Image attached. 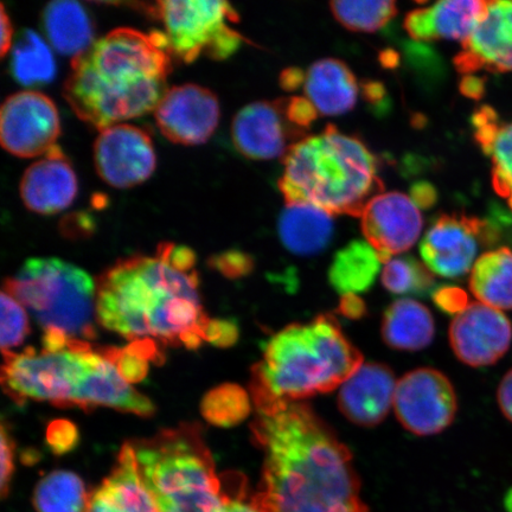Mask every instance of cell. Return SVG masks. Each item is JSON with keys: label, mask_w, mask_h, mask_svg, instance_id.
I'll use <instances>...</instances> for the list:
<instances>
[{"label": "cell", "mask_w": 512, "mask_h": 512, "mask_svg": "<svg viewBox=\"0 0 512 512\" xmlns=\"http://www.w3.org/2000/svg\"><path fill=\"white\" fill-rule=\"evenodd\" d=\"M252 430L264 450L262 512H369L352 454L304 402L252 399Z\"/></svg>", "instance_id": "6da1fadb"}, {"label": "cell", "mask_w": 512, "mask_h": 512, "mask_svg": "<svg viewBox=\"0 0 512 512\" xmlns=\"http://www.w3.org/2000/svg\"><path fill=\"white\" fill-rule=\"evenodd\" d=\"M196 254L162 243L155 255L131 256L102 274L96 285V318L130 339H153L196 350L210 320L204 313Z\"/></svg>", "instance_id": "7a4b0ae2"}, {"label": "cell", "mask_w": 512, "mask_h": 512, "mask_svg": "<svg viewBox=\"0 0 512 512\" xmlns=\"http://www.w3.org/2000/svg\"><path fill=\"white\" fill-rule=\"evenodd\" d=\"M172 53L164 32L119 28L72 62L63 96L78 118L105 128L155 111L166 91Z\"/></svg>", "instance_id": "3957f363"}, {"label": "cell", "mask_w": 512, "mask_h": 512, "mask_svg": "<svg viewBox=\"0 0 512 512\" xmlns=\"http://www.w3.org/2000/svg\"><path fill=\"white\" fill-rule=\"evenodd\" d=\"M363 356L343 334L338 320L322 315L294 323L266 343L252 371V398L303 402L330 393L354 375Z\"/></svg>", "instance_id": "277c9868"}, {"label": "cell", "mask_w": 512, "mask_h": 512, "mask_svg": "<svg viewBox=\"0 0 512 512\" xmlns=\"http://www.w3.org/2000/svg\"><path fill=\"white\" fill-rule=\"evenodd\" d=\"M279 189L286 204H312L331 215L361 217L382 190L379 162L361 140L330 125L290 146Z\"/></svg>", "instance_id": "5b68a950"}, {"label": "cell", "mask_w": 512, "mask_h": 512, "mask_svg": "<svg viewBox=\"0 0 512 512\" xmlns=\"http://www.w3.org/2000/svg\"><path fill=\"white\" fill-rule=\"evenodd\" d=\"M131 443L160 512L223 511L226 492L200 427L183 424Z\"/></svg>", "instance_id": "8992f818"}, {"label": "cell", "mask_w": 512, "mask_h": 512, "mask_svg": "<svg viewBox=\"0 0 512 512\" xmlns=\"http://www.w3.org/2000/svg\"><path fill=\"white\" fill-rule=\"evenodd\" d=\"M3 291L27 309L44 332L70 341L89 342L96 336V285L80 267L56 258L25 261Z\"/></svg>", "instance_id": "52a82bcc"}, {"label": "cell", "mask_w": 512, "mask_h": 512, "mask_svg": "<svg viewBox=\"0 0 512 512\" xmlns=\"http://www.w3.org/2000/svg\"><path fill=\"white\" fill-rule=\"evenodd\" d=\"M94 354L92 345L81 341H73L68 349L57 352H4L3 388L17 403L36 400L62 408L75 407Z\"/></svg>", "instance_id": "ba28073f"}, {"label": "cell", "mask_w": 512, "mask_h": 512, "mask_svg": "<svg viewBox=\"0 0 512 512\" xmlns=\"http://www.w3.org/2000/svg\"><path fill=\"white\" fill-rule=\"evenodd\" d=\"M145 10L162 21L172 56L184 63L201 56L228 59L245 42L233 27L238 12L222 0H164Z\"/></svg>", "instance_id": "9c48e42d"}, {"label": "cell", "mask_w": 512, "mask_h": 512, "mask_svg": "<svg viewBox=\"0 0 512 512\" xmlns=\"http://www.w3.org/2000/svg\"><path fill=\"white\" fill-rule=\"evenodd\" d=\"M393 408L408 432L427 437L452 424L458 409L457 395L450 380L439 370L419 368L396 383Z\"/></svg>", "instance_id": "30bf717a"}, {"label": "cell", "mask_w": 512, "mask_h": 512, "mask_svg": "<svg viewBox=\"0 0 512 512\" xmlns=\"http://www.w3.org/2000/svg\"><path fill=\"white\" fill-rule=\"evenodd\" d=\"M494 227L477 217L443 215L427 230L420 254L434 275L456 279L472 271L479 248L495 242Z\"/></svg>", "instance_id": "8fae6325"}, {"label": "cell", "mask_w": 512, "mask_h": 512, "mask_svg": "<svg viewBox=\"0 0 512 512\" xmlns=\"http://www.w3.org/2000/svg\"><path fill=\"white\" fill-rule=\"evenodd\" d=\"M61 134L59 111L49 96L35 91L12 94L0 111V142L19 158L46 156Z\"/></svg>", "instance_id": "7c38bea8"}, {"label": "cell", "mask_w": 512, "mask_h": 512, "mask_svg": "<svg viewBox=\"0 0 512 512\" xmlns=\"http://www.w3.org/2000/svg\"><path fill=\"white\" fill-rule=\"evenodd\" d=\"M94 164L102 181L117 189L137 187L156 170L157 156L143 128L117 124L100 131L94 144Z\"/></svg>", "instance_id": "4fadbf2b"}, {"label": "cell", "mask_w": 512, "mask_h": 512, "mask_svg": "<svg viewBox=\"0 0 512 512\" xmlns=\"http://www.w3.org/2000/svg\"><path fill=\"white\" fill-rule=\"evenodd\" d=\"M220 117L217 96L192 83L169 88L155 108L159 131L171 143L185 146L207 143L219 126Z\"/></svg>", "instance_id": "5bb4252c"}, {"label": "cell", "mask_w": 512, "mask_h": 512, "mask_svg": "<svg viewBox=\"0 0 512 512\" xmlns=\"http://www.w3.org/2000/svg\"><path fill=\"white\" fill-rule=\"evenodd\" d=\"M362 233L383 264L418 242L424 221L412 197L382 192L371 198L361 215Z\"/></svg>", "instance_id": "9a60e30c"}, {"label": "cell", "mask_w": 512, "mask_h": 512, "mask_svg": "<svg viewBox=\"0 0 512 512\" xmlns=\"http://www.w3.org/2000/svg\"><path fill=\"white\" fill-rule=\"evenodd\" d=\"M512 341L510 319L502 311L472 303L456 317L450 328V343L459 361L470 367L497 363Z\"/></svg>", "instance_id": "2e32d148"}, {"label": "cell", "mask_w": 512, "mask_h": 512, "mask_svg": "<svg viewBox=\"0 0 512 512\" xmlns=\"http://www.w3.org/2000/svg\"><path fill=\"white\" fill-rule=\"evenodd\" d=\"M454 63L465 76L479 70L512 72V2H488L483 18Z\"/></svg>", "instance_id": "e0dca14e"}, {"label": "cell", "mask_w": 512, "mask_h": 512, "mask_svg": "<svg viewBox=\"0 0 512 512\" xmlns=\"http://www.w3.org/2000/svg\"><path fill=\"white\" fill-rule=\"evenodd\" d=\"M294 126L288 121L284 101L254 102L235 115L232 138L241 155L253 160L285 156Z\"/></svg>", "instance_id": "ac0fdd59"}, {"label": "cell", "mask_w": 512, "mask_h": 512, "mask_svg": "<svg viewBox=\"0 0 512 512\" xmlns=\"http://www.w3.org/2000/svg\"><path fill=\"white\" fill-rule=\"evenodd\" d=\"M396 383L384 364L363 363L339 388V411L357 426L380 425L394 406Z\"/></svg>", "instance_id": "d6986e66"}, {"label": "cell", "mask_w": 512, "mask_h": 512, "mask_svg": "<svg viewBox=\"0 0 512 512\" xmlns=\"http://www.w3.org/2000/svg\"><path fill=\"white\" fill-rule=\"evenodd\" d=\"M78 189V177L59 145L31 164L19 185L24 206L40 215H55L67 209Z\"/></svg>", "instance_id": "ffe728a7"}, {"label": "cell", "mask_w": 512, "mask_h": 512, "mask_svg": "<svg viewBox=\"0 0 512 512\" xmlns=\"http://www.w3.org/2000/svg\"><path fill=\"white\" fill-rule=\"evenodd\" d=\"M75 407L85 411L107 407L143 418H149L156 412L152 401L126 382L101 350L95 351L91 368L81 384Z\"/></svg>", "instance_id": "44dd1931"}, {"label": "cell", "mask_w": 512, "mask_h": 512, "mask_svg": "<svg viewBox=\"0 0 512 512\" xmlns=\"http://www.w3.org/2000/svg\"><path fill=\"white\" fill-rule=\"evenodd\" d=\"M87 512H160L140 475L132 443L121 448L111 475L92 492Z\"/></svg>", "instance_id": "7402d4cb"}, {"label": "cell", "mask_w": 512, "mask_h": 512, "mask_svg": "<svg viewBox=\"0 0 512 512\" xmlns=\"http://www.w3.org/2000/svg\"><path fill=\"white\" fill-rule=\"evenodd\" d=\"M488 2L445 0L416 9L405 19L409 36L418 41L451 40L463 43L483 18Z\"/></svg>", "instance_id": "603a6c76"}, {"label": "cell", "mask_w": 512, "mask_h": 512, "mask_svg": "<svg viewBox=\"0 0 512 512\" xmlns=\"http://www.w3.org/2000/svg\"><path fill=\"white\" fill-rule=\"evenodd\" d=\"M304 89L317 112L329 117L350 112L360 92L347 64L335 59L313 63L305 74Z\"/></svg>", "instance_id": "cb8c5ba5"}, {"label": "cell", "mask_w": 512, "mask_h": 512, "mask_svg": "<svg viewBox=\"0 0 512 512\" xmlns=\"http://www.w3.org/2000/svg\"><path fill=\"white\" fill-rule=\"evenodd\" d=\"M334 215L306 203H290L281 213L278 233L292 254L312 256L325 251L334 238Z\"/></svg>", "instance_id": "d4e9b609"}, {"label": "cell", "mask_w": 512, "mask_h": 512, "mask_svg": "<svg viewBox=\"0 0 512 512\" xmlns=\"http://www.w3.org/2000/svg\"><path fill=\"white\" fill-rule=\"evenodd\" d=\"M42 22L48 41L60 54L79 57L94 44V27L83 6L70 0H56L46 6Z\"/></svg>", "instance_id": "484cf974"}, {"label": "cell", "mask_w": 512, "mask_h": 512, "mask_svg": "<svg viewBox=\"0 0 512 512\" xmlns=\"http://www.w3.org/2000/svg\"><path fill=\"white\" fill-rule=\"evenodd\" d=\"M381 334L388 347L399 351H420L433 341L435 325L424 304L403 298L390 305L382 319Z\"/></svg>", "instance_id": "4316f807"}, {"label": "cell", "mask_w": 512, "mask_h": 512, "mask_svg": "<svg viewBox=\"0 0 512 512\" xmlns=\"http://www.w3.org/2000/svg\"><path fill=\"white\" fill-rule=\"evenodd\" d=\"M382 264L379 254L367 241L351 242L332 261L330 284L341 296H360L374 285Z\"/></svg>", "instance_id": "83f0119b"}, {"label": "cell", "mask_w": 512, "mask_h": 512, "mask_svg": "<svg viewBox=\"0 0 512 512\" xmlns=\"http://www.w3.org/2000/svg\"><path fill=\"white\" fill-rule=\"evenodd\" d=\"M470 290L479 303L512 310L511 249L502 247L480 256L471 271Z\"/></svg>", "instance_id": "f1b7e54d"}, {"label": "cell", "mask_w": 512, "mask_h": 512, "mask_svg": "<svg viewBox=\"0 0 512 512\" xmlns=\"http://www.w3.org/2000/svg\"><path fill=\"white\" fill-rule=\"evenodd\" d=\"M11 74L23 86H42L54 80L56 63L47 43L32 30L19 34L11 51Z\"/></svg>", "instance_id": "f546056e"}, {"label": "cell", "mask_w": 512, "mask_h": 512, "mask_svg": "<svg viewBox=\"0 0 512 512\" xmlns=\"http://www.w3.org/2000/svg\"><path fill=\"white\" fill-rule=\"evenodd\" d=\"M89 498L83 480L70 471H54L38 482L34 505L37 512H87Z\"/></svg>", "instance_id": "4dcf8cb0"}, {"label": "cell", "mask_w": 512, "mask_h": 512, "mask_svg": "<svg viewBox=\"0 0 512 512\" xmlns=\"http://www.w3.org/2000/svg\"><path fill=\"white\" fill-rule=\"evenodd\" d=\"M246 389L224 383L209 390L201 402V413L210 425L229 428L240 425L252 412V401Z\"/></svg>", "instance_id": "1f68e13d"}, {"label": "cell", "mask_w": 512, "mask_h": 512, "mask_svg": "<svg viewBox=\"0 0 512 512\" xmlns=\"http://www.w3.org/2000/svg\"><path fill=\"white\" fill-rule=\"evenodd\" d=\"M433 273L411 255L394 256L384 264L381 280L387 291L399 296L425 294L434 285Z\"/></svg>", "instance_id": "d6a6232c"}, {"label": "cell", "mask_w": 512, "mask_h": 512, "mask_svg": "<svg viewBox=\"0 0 512 512\" xmlns=\"http://www.w3.org/2000/svg\"><path fill=\"white\" fill-rule=\"evenodd\" d=\"M332 14L339 23L351 31L374 32L386 25L398 12L395 2H334Z\"/></svg>", "instance_id": "836d02e7"}, {"label": "cell", "mask_w": 512, "mask_h": 512, "mask_svg": "<svg viewBox=\"0 0 512 512\" xmlns=\"http://www.w3.org/2000/svg\"><path fill=\"white\" fill-rule=\"evenodd\" d=\"M110 360L123 379L132 384L142 382L149 374V363L163 360L153 339H139L131 342L125 348H106L101 350Z\"/></svg>", "instance_id": "e575fe53"}, {"label": "cell", "mask_w": 512, "mask_h": 512, "mask_svg": "<svg viewBox=\"0 0 512 512\" xmlns=\"http://www.w3.org/2000/svg\"><path fill=\"white\" fill-rule=\"evenodd\" d=\"M483 151L490 156L494 165L492 184L512 210V123H501L491 143Z\"/></svg>", "instance_id": "d590c367"}, {"label": "cell", "mask_w": 512, "mask_h": 512, "mask_svg": "<svg viewBox=\"0 0 512 512\" xmlns=\"http://www.w3.org/2000/svg\"><path fill=\"white\" fill-rule=\"evenodd\" d=\"M30 334V323L27 309L11 296L10 293L2 292V350L11 352L12 349L23 344L25 338Z\"/></svg>", "instance_id": "8d00e7d4"}, {"label": "cell", "mask_w": 512, "mask_h": 512, "mask_svg": "<svg viewBox=\"0 0 512 512\" xmlns=\"http://www.w3.org/2000/svg\"><path fill=\"white\" fill-rule=\"evenodd\" d=\"M79 441L80 433L74 422L66 419L50 422L46 433V443L55 456H64V454L72 452L79 445Z\"/></svg>", "instance_id": "74e56055"}, {"label": "cell", "mask_w": 512, "mask_h": 512, "mask_svg": "<svg viewBox=\"0 0 512 512\" xmlns=\"http://www.w3.org/2000/svg\"><path fill=\"white\" fill-rule=\"evenodd\" d=\"M210 265L223 274L224 277L236 279L246 277L247 274L251 273L254 262L251 256L245 253L229 251L211 258Z\"/></svg>", "instance_id": "f35d334b"}, {"label": "cell", "mask_w": 512, "mask_h": 512, "mask_svg": "<svg viewBox=\"0 0 512 512\" xmlns=\"http://www.w3.org/2000/svg\"><path fill=\"white\" fill-rule=\"evenodd\" d=\"M239 326L230 319H210L204 330V342L219 348L232 347L239 339Z\"/></svg>", "instance_id": "ab89813d"}, {"label": "cell", "mask_w": 512, "mask_h": 512, "mask_svg": "<svg viewBox=\"0 0 512 512\" xmlns=\"http://www.w3.org/2000/svg\"><path fill=\"white\" fill-rule=\"evenodd\" d=\"M0 488H2V497L9 495L12 477L15 472V441L12 439L10 431L5 424L2 425V446H0Z\"/></svg>", "instance_id": "60d3db41"}, {"label": "cell", "mask_w": 512, "mask_h": 512, "mask_svg": "<svg viewBox=\"0 0 512 512\" xmlns=\"http://www.w3.org/2000/svg\"><path fill=\"white\" fill-rule=\"evenodd\" d=\"M284 108L288 121L297 128L309 127L318 115L310 100L299 98V96L284 101Z\"/></svg>", "instance_id": "b9f144b4"}, {"label": "cell", "mask_w": 512, "mask_h": 512, "mask_svg": "<svg viewBox=\"0 0 512 512\" xmlns=\"http://www.w3.org/2000/svg\"><path fill=\"white\" fill-rule=\"evenodd\" d=\"M434 299L441 310L456 313V316L469 306L466 304L465 293L456 287L441 288L438 293H435Z\"/></svg>", "instance_id": "7bdbcfd3"}, {"label": "cell", "mask_w": 512, "mask_h": 512, "mask_svg": "<svg viewBox=\"0 0 512 512\" xmlns=\"http://www.w3.org/2000/svg\"><path fill=\"white\" fill-rule=\"evenodd\" d=\"M242 494L243 491H239L238 495L232 496L226 492V501H224L222 512H262L253 497L246 498Z\"/></svg>", "instance_id": "ee69618b"}, {"label": "cell", "mask_w": 512, "mask_h": 512, "mask_svg": "<svg viewBox=\"0 0 512 512\" xmlns=\"http://www.w3.org/2000/svg\"><path fill=\"white\" fill-rule=\"evenodd\" d=\"M497 398L505 418L512 422V370L503 377L499 384Z\"/></svg>", "instance_id": "f6af8a7d"}, {"label": "cell", "mask_w": 512, "mask_h": 512, "mask_svg": "<svg viewBox=\"0 0 512 512\" xmlns=\"http://www.w3.org/2000/svg\"><path fill=\"white\" fill-rule=\"evenodd\" d=\"M339 311H341L343 316L350 319H360L364 316V313H366L367 310L366 304H364L360 296H356V294H347V296H342L341 298Z\"/></svg>", "instance_id": "bcb514c9"}, {"label": "cell", "mask_w": 512, "mask_h": 512, "mask_svg": "<svg viewBox=\"0 0 512 512\" xmlns=\"http://www.w3.org/2000/svg\"><path fill=\"white\" fill-rule=\"evenodd\" d=\"M412 200L419 209L431 208L437 201V191L428 183L415 184L412 189Z\"/></svg>", "instance_id": "7dc6e473"}, {"label": "cell", "mask_w": 512, "mask_h": 512, "mask_svg": "<svg viewBox=\"0 0 512 512\" xmlns=\"http://www.w3.org/2000/svg\"><path fill=\"white\" fill-rule=\"evenodd\" d=\"M460 91L473 100H479L483 98L485 93V82L484 79L478 78V76L466 75L462 82H460Z\"/></svg>", "instance_id": "c3c4849f"}, {"label": "cell", "mask_w": 512, "mask_h": 512, "mask_svg": "<svg viewBox=\"0 0 512 512\" xmlns=\"http://www.w3.org/2000/svg\"><path fill=\"white\" fill-rule=\"evenodd\" d=\"M280 81L281 86H283L286 91H294V89L304 86L305 73L298 68H290L285 70L283 75H281Z\"/></svg>", "instance_id": "681fc988"}, {"label": "cell", "mask_w": 512, "mask_h": 512, "mask_svg": "<svg viewBox=\"0 0 512 512\" xmlns=\"http://www.w3.org/2000/svg\"><path fill=\"white\" fill-rule=\"evenodd\" d=\"M0 12H2V19H0V22H2V43H0V55L5 57L6 53L12 49V25L11 19L6 15L4 5H2V10H0Z\"/></svg>", "instance_id": "f907efd6"}]
</instances>
